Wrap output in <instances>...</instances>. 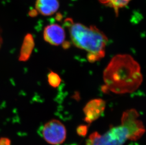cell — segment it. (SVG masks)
<instances>
[{
  "label": "cell",
  "instance_id": "obj_1",
  "mask_svg": "<svg viewBox=\"0 0 146 145\" xmlns=\"http://www.w3.org/2000/svg\"><path fill=\"white\" fill-rule=\"evenodd\" d=\"M103 80L104 92L122 94L136 90L142 84L143 76L140 65L131 55L117 54L105 69Z\"/></svg>",
  "mask_w": 146,
  "mask_h": 145
},
{
  "label": "cell",
  "instance_id": "obj_2",
  "mask_svg": "<svg viewBox=\"0 0 146 145\" xmlns=\"http://www.w3.org/2000/svg\"><path fill=\"white\" fill-rule=\"evenodd\" d=\"M70 38L74 45L88 52V61L93 63L105 56L108 38L105 34L96 26H87L82 24L75 23L70 18L66 19Z\"/></svg>",
  "mask_w": 146,
  "mask_h": 145
},
{
  "label": "cell",
  "instance_id": "obj_3",
  "mask_svg": "<svg viewBox=\"0 0 146 145\" xmlns=\"http://www.w3.org/2000/svg\"><path fill=\"white\" fill-rule=\"evenodd\" d=\"M128 139V132L122 125L112 128L103 135L93 133L87 140V145H122Z\"/></svg>",
  "mask_w": 146,
  "mask_h": 145
},
{
  "label": "cell",
  "instance_id": "obj_4",
  "mask_svg": "<svg viewBox=\"0 0 146 145\" xmlns=\"http://www.w3.org/2000/svg\"><path fill=\"white\" fill-rule=\"evenodd\" d=\"M139 117V114L134 109L127 110L123 113L121 125L127 130L129 140H137L145 133V127L142 122L138 119Z\"/></svg>",
  "mask_w": 146,
  "mask_h": 145
},
{
  "label": "cell",
  "instance_id": "obj_5",
  "mask_svg": "<svg viewBox=\"0 0 146 145\" xmlns=\"http://www.w3.org/2000/svg\"><path fill=\"white\" fill-rule=\"evenodd\" d=\"M42 134L49 144L59 145L64 143L66 139V128L60 121L53 119L44 125Z\"/></svg>",
  "mask_w": 146,
  "mask_h": 145
},
{
  "label": "cell",
  "instance_id": "obj_6",
  "mask_svg": "<svg viewBox=\"0 0 146 145\" xmlns=\"http://www.w3.org/2000/svg\"><path fill=\"white\" fill-rule=\"evenodd\" d=\"M106 105V102L101 99L90 100L83 108L85 121L90 124L97 120L105 111Z\"/></svg>",
  "mask_w": 146,
  "mask_h": 145
},
{
  "label": "cell",
  "instance_id": "obj_7",
  "mask_svg": "<svg viewBox=\"0 0 146 145\" xmlns=\"http://www.w3.org/2000/svg\"><path fill=\"white\" fill-rule=\"evenodd\" d=\"M43 35L45 41L54 46H59L65 42V31L61 26L57 24L46 26Z\"/></svg>",
  "mask_w": 146,
  "mask_h": 145
},
{
  "label": "cell",
  "instance_id": "obj_8",
  "mask_svg": "<svg viewBox=\"0 0 146 145\" xmlns=\"http://www.w3.org/2000/svg\"><path fill=\"white\" fill-rule=\"evenodd\" d=\"M58 0H36V11L45 16L54 14L59 8Z\"/></svg>",
  "mask_w": 146,
  "mask_h": 145
},
{
  "label": "cell",
  "instance_id": "obj_9",
  "mask_svg": "<svg viewBox=\"0 0 146 145\" xmlns=\"http://www.w3.org/2000/svg\"><path fill=\"white\" fill-rule=\"evenodd\" d=\"M131 0H99L102 4L113 9L116 14L118 13L120 9L123 8L128 4Z\"/></svg>",
  "mask_w": 146,
  "mask_h": 145
},
{
  "label": "cell",
  "instance_id": "obj_10",
  "mask_svg": "<svg viewBox=\"0 0 146 145\" xmlns=\"http://www.w3.org/2000/svg\"><path fill=\"white\" fill-rule=\"evenodd\" d=\"M48 81L51 86L56 88L59 86L62 80L58 74L51 71L48 75Z\"/></svg>",
  "mask_w": 146,
  "mask_h": 145
},
{
  "label": "cell",
  "instance_id": "obj_11",
  "mask_svg": "<svg viewBox=\"0 0 146 145\" xmlns=\"http://www.w3.org/2000/svg\"><path fill=\"white\" fill-rule=\"evenodd\" d=\"M77 132L79 135L85 137L88 132V127L86 125H80L78 126L77 129Z\"/></svg>",
  "mask_w": 146,
  "mask_h": 145
},
{
  "label": "cell",
  "instance_id": "obj_12",
  "mask_svg": "<svg viewBox=\"0 0 146 145\" xmlns=\"http://www.w3.org/2000/svg\"><path fill=\"white\" fill-rule=\"evenodd\" d=\"M0 145H11V140L7 138H0Z\"/></svg>",
  "mask_w": 146,
  "mask_h": 145
},
{
  "label": "cell",
  "instance_id": "obj_13",
  "mask_svg": "<svg viewBox=\"0 0 146 145\" xmlns=\"http://www.w3.org/2000/svg\"><path fill=\"white\" fill-rule=\"evenodd\" d=\"M75 145V144H72V145Z\"/></svg>",
  "mask_w": 146,
  "mask_h": 145
}]
</instances>
